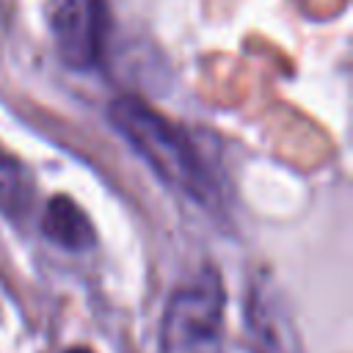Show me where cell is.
Masks as SVG:
<instances>
[{
	"label": "cell",
	"mask_w": 353,
	"mask_h": 353,
	"mask_svg": "<svg viewBox=\"0 0 353 353\" xmlns=\"http://www.w3.org/2000/svg\"><path fill=\"white\" fill-rule=\"evenodd\" d=\"M108 116L119 135L130 141V146L149 163V168L163 182L199 204H218V182L196 138L185 127L168 121L138 97H119L110 105Z\"/></svg>",
	"instance_id": "1"
},
{
	"label": "cell",
	"mask_w": 353,
	"mask_h": 353,
	"mask_svg": "<svg viewBox=\"0 0 353 353\" xmlns=\"http://www.w3.org/2000/svg\"><path fill=\"white\" fill-rule=\"evenodd\" d=\"M163 353H226L223 287L215 270H201L174 290L160 328Z\"/></svg>",
	"instance_id": "2"
},
{
	"label": "cell",
	"mask_w": 353,
	"mask_h": 353,
	"mask_svg": "<svg viewBox=\"0 0 353 353\" xmlns=\"http://www.w3.org/2000/svg\"><path fill=\"white\" fill-rule=\"evenodd\" d=\"M108 0H55L50 14L58 55L72 69L97 63L108 22Z\"/></svg>",
	"instance_id": "3"
},
{
	"label": "cell",
	"mask_w": 353,
	"mask_h": 353,
	"mask_svg": "<svg viewBox=\"0 0 353 353\" xmlns=\"http://www.w3.org/2000/svg\"><path fill=\"white\" fill-rule=\"evenodd\" d=\"M44 234L61 245V248H69V251H85L91 243H94V232H91V223L88 218L83 215V210L66 199V196H52L47 201V210H44Z\"/></svg>",
	"instance_id": "4"
},
{
	"label": "cell",
	"mask_w": 353,
	"mask_h": 353,
	"mask_svg": "<svg viewBox=\"0 0 353 353\" xmlns=\"http://www.w3.org/2000/svg\"><path fill=\"white\" fill-rule=\"evenodd\" d=\"M30 201V185L17 160L0 152V207L6 212H25Z\"/></svg>",
	"instance_id": "5"
},
{
	"label": "cell",
	"mask_w": 353,
	"mask_h": 353,
	"mask_svg": "<svg viewBox=\"0 0 353 353\" xmlns=\"http://www.w3.org/2000/svg\"><path fill=\"white\" fill-rule=\"evenodd\" d=\"M69 353H91V350H88V347H72Z\"/></svg>",
	"instance_id": "6"
}]
</instances>
